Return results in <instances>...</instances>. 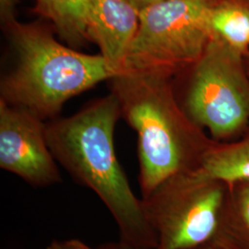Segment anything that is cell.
Masks as SVG:
<instances>
[{
	"label": "cell",
	"instance_id": "1",
	"mask_svg": "<svg viewBox=\"0 0 249 249\" xmlns=\"http://www.w3.org/2000/svg\"><path fill=\"white\" fill-rule=\"evenodd\" d=\"M120 116L119 102L111 92L73 116L49 120L46 140L57 163L107 207L117 225L119 240L156 249L157 239L142 200L134 194L116 156L114 134Z\"/></svg>",
	"mask_w": 249,
	"mask_h": 249
},
{
	"label": "cell",
	"instance_id": "2",
	"mask_svg": "<svg viewBox=\"0 0 249 249\" xmlns=\"http://www.w3.org/2000/svg\"><path fill=\"white\" fill-rule=\"evenodd\" d=\"M3 29L15 65L2 79L1 100L44 121L55 118L74 96L114 77L101 54L80 53L62 45L50 24L15 20Z\"/></svg>",
	"mask_w": 249,
	"mask_h": 249
},
{
	"label": "cell",
	"instance_id": "3",
	"mask_svg": "<svg viewBox=\"0 0 249 249\" xmlns=\"http://www.w3.org/2000/svg\"><path fill=\"white\" fill-rule=\"evenodd\" d=\"M169 79L119 73L111 79L121 116L138 136L142 197L180 174L195 169L210 145L177 105Z\"/></svg>",
	"mask_w": 249,
	"mask_h": 249
},
{
	"label": "cell",
	"instance_id": "4",
	"mask_svg": "<svg viewBox=\"0 0 249 249\" xmlns=\"http://www.w3.org/2000/svg\"><path fill=\"white\" fill-rule=\"evenodd\" d=\"M219 0H165L142 9L140 25L120 73L170 79L192 69L213 38Z\"/></svg>",
	"mask_w": 249,
	"mask_h": 249
},
{
	"label": "cell",
	"instance_id": "5",
	"mask_svg": "<svg viewBox=\"0 0 249 249\" xmlns=\"http://www.w3.org/2000/svg\"><path fill=\"white\" fill-rule=\"evenodd\" d=\"M244 56L214 36L191 69L187 115L214 139L228 138L249 124V75Z\"/></svg>",
	"mask_w": 249,
	"mask_h": 249
},
{
	"label": "cell",
	"instance_id": "6",
	"mask_svg": "<svg viewBox=\"0 0 249 249\" xmlns=\"http://www.w3.org/2000/svg\"><path fill=\"white\" fill-rule=\"evenodd\" d=\"M141 198L156 249H195L217 230L223 193L221 183L200 181L186 172Z\"/></svg>",
	"mask_w": 249,
	"mask_h": 249
},
{
	"label": "cell",
	"instance_id": "7",
	"mask_svg": "<svg viewBox=\"0 0 249 249\" xmlns=\"http://www.w3.org/2000/svg\"><path fill=\"white\" fill-rule=\"evenodd\" d=\"M46 123L0 100V167L35 187L61 183L58 163L46 140Z\"/></svg>",
	"mask_w": 249,
	"mask_h": 249
},
{
	"label": "cell",
	"instance_id": "8",
	"mask_svg": "<svg viewBox=\"0 0 249 249\" xmlns=\"http://www.w3.org/2000/svg\"><path fill=\"white\" fill-rule=\"evenodd\" d=\"M140 12L127 0H89V42L98 45L114 77L123 69L139 29Z\"/></svg>",
	"mask_w": 249,
	"mask_h": 249
},
{
	"label": "cell",
	"instance_id": "9",
	"mask_svg": "<svg viewBox=\"0 0 249 249\" xmlns=\"http://www.w3.org/2000/svg\"><path fill=\"white\" fill-rule=\"evenodd\" d=\"M187 173L205 182L249 181V134L236 142L209 146L196 168Z\"/></svg>",
	"mask_w": 249,
	"mask_h": 249
},
{
	"label": "cell",
	"instance_id": "10",
	"mask_svg": "<svg viewBox=\"0 0 249 249\" xmlns=\"http://www.w3.org/2000/svg\"><path fill=\"white\" fill-rule=\"evenodd\" d=\"M33 12L47 20L72 48L89 42V0H36Z\"/></svg>",
	"mask_w": 249,
	"mask_h": 249
},
{
	"label": "cell",
	"instance_id": "11",
	"mask_svg": "<svg viewBox=\"0 0 249 249\" xmlns=\"http://www.w3.org/2000/svg\"><path fill=\"white\" fill-rule=\"evenodd\" d=\"M211 23L214 36L245 56L249 55V9L219 2L213 10Z\"/></svg>",
	"mask_w": 249,
	"mask_h": 249
},
{
	"label": "cell",
	"instance_id": "12",
	"mask_svg": "<svg viewBox=\"0 0 249 249\" xmlns=\"http://www.w3.org/2000/svg\"><path fill=\"white\" fill-rule=\"evenodd\" d=\"M21 0H0V20L3 28L17 20L16 9Z\"/></svg>",
	"mask_w": 249,
	"mask_h": 249
},
{
	"label": "cell",
	"instance_id": "13",
	"mask_svg": "<svg viewBox=\"0 0 249 249\" xmlns=\"http://www.w3.org/2000/svg\"><path fill=\"white\" fill-rule=\"evenodd\" d=\"M44 249H96L90 248L85 242L71 238V239H62V240H53Z\"/></svg>",
	"mask_w": 249,
	"mask_h": 249
},
{
	"label": "cell",
	"instance_id": "14",
	"mask_svg": "<svg viewBox=\"0 0 249 249\" xmlns=\"http://www.w3.org/2000/svg\"><path fill=\"white\" fill-rule=\"evenodd\" d=\"M240 209L242 217L249 229V187H246L241 193Z\"/></svg>",
	"mask_w": 249,
	"mask_h": 249
},
{
	"label": "cell",
	"instance_id": "15",
	"mask_svg": "<svg viewBox=\"0 0 249 249\" xmlns=\"http://www.w3.org/2000/svg\"><path fill=\"white\" fill-rule=\"evenodd\" d=\"M96 249H144V248H139V247H135L132 245L126 244L122 241H118V242H107L104 243L102 245H100Z\"/></svg>",
	"mask_w": 249,
	"mask_h": 249
},
{
	"label": "cell",
	"instance_id": "16",
	"mask_svg": "<svg viewBox=\"0 0 249 249\" xmlns=\"http://www.w3.org/2000/svg\"><path fill=\"white\" fill-rule=\"evenodd\" d=\"M127 1L130 2L133 6H135L137 9L141 11L142 9H145L149 6L154 5V4L159 3L161 1H165V0H127Z\"/></svg>",
	"mask_w": 249,
	"mask_h": 249
},
{
	"label": "cell",
	"instance_id": "17",
	"mask_svg": "<svg viewBox=\"0 0 249 249\" xmlns=\"http://www.w3.org/2000/svg\"><path fill=\"white\" fill-rule=\"evenodd\" d=\"M202 247H199V248H196V249H201Z\"/></svg>",
	"mask_w": 249,
	"mask_h": 249
}]
</instances>
